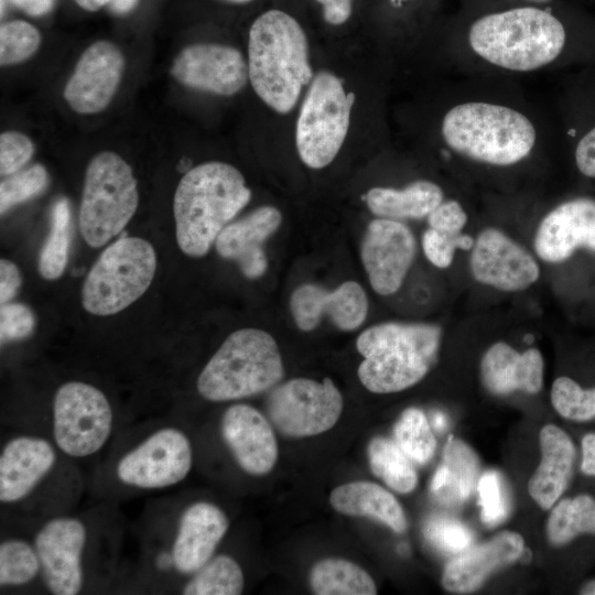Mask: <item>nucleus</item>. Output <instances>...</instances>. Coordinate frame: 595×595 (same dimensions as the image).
<instances>
[{
    "instance_id": "obj_31",
    "label": "nucleus",
    "mask_w": 595,
    "mask_h": 595,
    "mask_svg": "<svg viewBox=\"0 0 595 595\" xmlns=\"http://www.w3.org/2000/svg\"><path fill=\"white\" fill-rule=\"evenodd\" d=\"M547 534L555 547L567 544L582 534L595 536V498L580 494L560 500L549 516Z\"/></svg>"
},
{
    "instance_id": "obj_13",
    "label": "nucleus",
    "mask_w": 595,
    "mask_h": 595,
    "mask_svg": "<svg viewBox=\"0 0 595 595\" xmlns=\"http://www.w3.org/2000/svg\"><path fill=\"white\" fill-rule=\"evenodd\" d=\"M533 247L549 263L595 260V197L573 196L549 210L537 228Z\"/></svg>"
},
{
    "instance_id": "obj_18",
    "label": "nucleus",
    "mask_w": 595,
    "mask_h": 595,
    "mask_svg": "<svg viewBox=\"0 0 595 595\" xmlns=\"http://www.w3.org/2000/svg\"><path fill=\"white\" fill-rule=\"evenodd\" d=\"M86 528L75 518H55L36 533L37 552L45 584L55 595H75L83 586L82 553Z\"/></svg>"
},
{
    "instance_id": "obj_48",
    "label": "nucleus",
    "mask_w": 595,
    "mask_h": 595,
    "mask_svg": "<svg viewBox=\"0 0 595 595\" xmlns=\"http://www.w3.org/2000/svg\"><path fill=\"white\" fill-rule=\"evenodd\" d=\"M322 6L324 20L332 25L345 23L351 15L353 0H315Z\"/></svg>"
},
{
    "instance_id": "obj_1",
    "label": "nucleus",
    "mask_w": 595,
    "mask_h": 595,
    "mask_svg": "<svg viewBox=\"0 0 595 595\" xmlns=\"http://www.w3.org/2000/svg\"><path fill=\"white\" fill-rule=\"evenodd\" d=\"M569 41L565 22L545 6L520 4L483 13L466 30L472 53L491 66L517 73L553 64Z\"/></svg>"
},
{
    "instance_id": "obj_54",
    "label": "nucleus",
    "mask_w": 595,
    "mask_h": 595,
    "mask_svg": "<svg viewBox=\"0 0 595 595\" xmlns=\"http://www.w3.org/2000/svg\"><path fill=\"white\" fill-rule=\"evenodd\" d=\"M578 593L582 595H595V578L585 582Z\"/></svg>"
},
{
    "instance_id": "obj_36",
    "label": "nucleus",
    "mask_w": 595,
    "mask_h": 595,
    "mask_svg": "<svg viewBox=\"0 0 595 595\" xmlns=\"http://www.w3.org/2000/svg\"><path fill=\"white\" fill-rule=\"evenodd\" d=\"M550 398L554 410L566 420L595 419V385L584 387L570 376H560L552 383Z\"/></svg>"
},
{
    "instance_id": "obj_56",
    "label": "nucleus",
    "mask_w": 595,
    "mask_h": 595,
    "mask_svg": "<svg viewBox=\"0 0 595 595\" xmlns=\"http://www.w3.org/2000/svg\"><path fill=\"white\" fill-rule=\"evenodd\" d=\"M219 1L230 3V4H245V3L251 2L253 0H219Z\"/></svg>"
},
{
    "instance_id": "obj_21",
    "label": "nucleus",
    "mask_w": 595,
    "mask_h": 595,
    "mask_svg": "<svg viewBox=\"0 0 595 595\" xmlns=\"http://www.w3.org/2000/svg\"><path fill=\"white\" fill-rule=\"evenodd\" d=\"M281 220L278 208L261 206L228 224L215 240L216 250L220 257L235 261L248 279L260 278L268 268L262 245L279 228Z\"/></svg>"
},
{
    "instance_id": "obj_3",
    "label": "nucleus",
    "mask_w": 595,
    "mask_h": 595,
    "mask_svg": "<svg viewBox=\"0 0 595 595\" xmlns=\"http://www.w3.org/2000/svg\"><path fill=\"white\" fill-rule=\"evenodd\" d=\"M250 198L244 175L231 164L212 161L188 170L173 198L180 249L193 258L205 256Z\"/></svg>"
},
{
    "instance_id": "obj_11",
    "label": "nucleus",
    "mask_w": 595,
    "mask_h": 595,
    "mask_svg": "<svg viewBox=\"0 0 595 595\" xmlns=\"http://www.w3.org/2000/svg\"><path fill=\"white\" fill-rule=\"evenodd\" d=\"M267 411L282 434L290 437L312 436L336 424L343 411V397L329 378L322 382L295 378L270 392Z\"/></svg>"
},
{
    "instance_id": "obj_17",
    "label": "nucleus",
    "mask_w": 595,
    "mask_h": 595,
    "mask_svg": "<svg viewBox=\"0 0 595 595\" xmlns=\"http://www.w3.org/2000/svg\"><path fill=\"white\" fill-rule=\"evenodd\" d=\"M125 65V56L115 43L94 42L80 55L64 87L65 101L80 115L105 110L117 93Z\"/></svg>"
},
{
    "instance_id": "obj_2",
    "label": "nucleus",
    "mask_w": 595,
    "mask_h": 595,
    "mask_svg": "<svg viewBox=\"0 0 595 595\" xmlns=\"http://www.w3.org/2000/svg\"><path fill=\"white\" fill-rule=\"evenodd\" d=\"M249 80L258 97L279 113L290 112L313 79L306 34L291 14L272 9L251 24Z\"/></svg>"
},
{
    "instance_id": "obj_33",
    "label": "nucleus",
    "mask_w": 595,
    "mask_h": 595,
    "mask_svg": "<svg viewBox=\"0 0 595 595\" xmlns=\"http://www.w3.org/2000/svg\"><path fill=\"white\" fill-rule=\"evenodd\" d=\"M71 218L68 199H55L51 209L50 232L37 261L39 272L45 280L58 279L66 268L71 246Z\"/></svg>"
},
{
    "instance_id": "obj_32",
    "label": "nucleus",
    "mask_w": 595,
    "mask_h": 595,
    "mask_svg": "<svg viewBox=\"0 0 595 595\" xmlns=\"http://www.w3.org/2000/svg\"><path fill=\"white\" fill-rule=\"evenodd\" d=\"M368 459L371 472L391 489L408 494L415 488V468L396 441L374 437L368 445Z\"/></svg>"
},
{
    "instance_id": "obj_22",
    "label": "nucleus",
    "mask_w": 595,
    "mask_h": 595,
    "mask_svg": "<svg viewBox=\"0 0 595 595\" xmlns=\"http://www.w3.org/2000/svg\"><path fill=\"white\" fill-rule=\"evenodd\" d=\"M224 511L206 501L188 506L181 516L173 543L175 569L184 574L198 571L212 555L228 529Z\"/></svg>"
},
{
    "instance_id": "obj_35",
    "label": "nucleus",
    "mask_w": 595,
    "mask_h": 595,
    "mask_svg": "<svg viewBox=\"0 0 595 595\" xmlns=\"http://www.w3.org/2000/svg\"><path fill=\"white\" fill-rule=\"evenodd\" d=\"M393 435L404 454L418 464L428 463L434 454L436 441L420 409L409 408L403 411L394 424Z\"/></svg>"
},
{
    "instance_id": "obj_52",
    "label": "nucleus",
    "mask_w": 595,
    "mask_h": 595,
    "mask_svg": "<svg viewBox=\"0 0 595 595\" xmlns=\"http://www.w3.org/2000/svg\"><path fill=\"white\" fill-rule=\"evenodd\" d=\"M74 1L82 9L89 12H95L101 9L102 7H106V6L108 7L112 0H74Z\"/></svg>"
},
{
    "instance_id": "obj_38",
    "label": "nucleus",
    "mask_w": 595,
    "mask_h": 595,
    "mask_svg": "<svg viewBox=\"0 0 595 595\" xmlns=\"http://www.w3.org/2000/svg\"><path fill=\"white\" fill-rule=\"evenodd\" d=\"M41 33L24 20H12L0 26V64H20L32 57L41 45Z\"/></svg>"
},
{
    "instance_id": "obj_34",
    "label": "nucleus",
    "mask_w": 595,
    "mask_h": 595,
    "mask_svg": "<svg viewBox=\"0 0 595 595\" xmlns=\"http://www.w3.org/2000/svg\"><path fill=\"white\" fill-rule=\"evenodd\" d=\"M244 589V574L238 562L220 554L206 562L184 586V595H238Z\"/></svg>"
},
{
    "instance_id": "obj_42",
    "label": "nucleus",
    "mask_w": 595,
    "mask_h": 595,
    "mask_svg": "<svg viewBox=\"0 0 595 595\" xmlns=\"http://www.w3.org/2000/svg\"><path fill=\"white\" fill-rule=\"evenodd\" d=\"M474 241L469 235H450L429 227L422 237V248L432 264L444 269L452 264L456 249H472Z\"/></svg>"
},
{
    "instance_id": "obj_14",
    "label": "nucleus",
    "mask_w": 595,
    "mask_h": 595,
    "mask_svg": "<svg viewBox=\"0 0 595 595\" xmlns=\"http://www.w3.org/2000/svg\"><path fill=\"white\" fill-rule=\"evenodd\" d=\"M171 75L181 85L217 96H232L249 80L241 52L220 43H194L173 60Z\"/></svg>"
},
{
    "instance_id": "obj_25",
    "label": "nucleus",
    "mask_w": 595,
    "mask_h": 595,
    "mask_svg": "<svg viewBox=\"0 0 595 595\" xmlns=\"http://www.w3.org/2000/svg\"><path fill=\"white\" fill-rule=\"evenodd\" d=\"M543 367L539 349L519 353L507 343L497 342L484 354L480 375L491 393L507 394L517 390L537 393L543 385Z\"/></svg>"
},
{
    "instance_id": "obj_4",
    "label": "nucleus",
    "mask_w": 595,
    "mask_h": 595,
    "mask_svg": "<svg viewBox=\"0 0 595 595\" xmlns=\"http://www.w3.org/2000/svg\"><path fill=\"white\" fill-rule=\"evenodd\" d=\"M441 136L454 153L493 166L523 161L538 139L536 126L522 111L483 100L451 107L442 118Z\"/></svg>"
},
{
    "instance_id": "obj_53",
    "label": "nucleus",
    "mask_w": 595,
    "mask_h": 595,
    "mask_svg": "<svg viewBox=\"0 0 595 595\" xmlns=\"http://www.w3.org/2000/svg\"><path fill=\"white\" fill-rule=\"evenodd\" d=\"M431 422L437 431H443L447 426V418L442 412L433 413Z\"/></svg>"
},
{
    "instance_id": "obj_50",
    "label": "nucleus",
    "mask_w": 595,
    "mask_h": 595,
    "mask_svg": "<svg viewBox=\"0 0 595 595\" xmlns=\"http://www.w3.org/2000/svg\"><path fill=\"white\" fill-rule=\"evenodd\" d=\"M13 6L31 17H42L51 12L55 0H10Z\"/></svg>"
},
{
    "instance_id": "obj_47",
    "label": "nucleus",
    "mask_w": 595,
    "mask_h": 595,
    "mask_svg": "<svg viewBox=\"0 0 595 595\" xmlns=\"http://www.w3.org/2000/svg\"><path fill=\"white\" fill-rule=\"evenodd\" d=\"M22 278L17 264L8 259L0 260V303L10 302L18 293Z\"/></svg>"
},
{
    "instance_id": "obj_26",
    "label": "nucleus",
    "mask_w": 595,
    "mask_h": 595,
    "mask_svg": "<svg viewBox=\"0 0 595 595\" xmlns=\"http://www.w3.org/2000/svg\"><path fill=\"white\" fill-rule=\"evenodd\" d=\"M539 440L542 457L528 483V491L542 509L549 510L572 479L576 447L571 436L554 424L544 425Z\"/></svg>"
},
{
    "instance_id": "obj_5",
    "label": "nucleus",
    "mask_w": 595,
    "mask_h": 595,
    "mask_svg": "<svg viewBox=\"0 0 595 595\" xmlns=\"http://www.w3.org/2000/svg\"><path fill=\"white\" fill-rule=\"evenodd\" d=\"M442 337L437 325L381 323L364 331L356 347L363 386L375 393H392L418 383L434 364Z\"/></svg>"
},
{
    "instance_id": "obj_37",
    "label": "nucleus",
    "mask_w": 595,
    "mask_h": 595,
    "mask_svg": "<svg viewBox=\"0 0 595 595\" xmlns=\"http://www.w3.org/2000/svg\"><path fill=\"white\" fill-rule=\"evenodd\" d=\"M41 569L35 548L20 539H8L0 544V584L18 586L31 582Z\"/></svg>"
},
{
    "instance_id": "obj_44",
    "label": "nucleus",
    "mask_w": 595,
    "mask_h": 595,
    "mask_svg": "<svg viewBox=\"0 0 595 595\" xmlns=\"http://www.w3.org/2000/svg\"><path fill=\"white\" fill-rule=\"evenodd\" d=\"M35 326L32 310L25 304L8 302L0 307L1 344L29 337Z\"/></svg>"
},
{
    "instance_id": "obj_27",
    "label": "nucleus",
    "mask_w": 595,
    "mask_h": 595,
    "mask_svg": "<svg viewBox=\"0 0 595 595\" xmlns=\"http://www.w3.org/2000/svg\"><path fill=\"white\" fill-rule=\"evenodd\" d=\"M329 502L339 513L377 519L398 533L407 529L401 505L378 484L359 480L340 485L331 493Z\"/></svg>"
},
{
    "instance_id": "obj_24",
    "label": "nucleus",
    "mask_w": 595,
    "mask_h": 595,
    "mask_svg": "<svg viewBox=\"0 0 595 595\" xmlns=\"http://www.w3.org/2000/svg\"><path fill=\"white\" fill-rule=\"evenodd\" d=\"M523 549L519 533L502 531L453 559L444 569L442 585L454 593L474 591L493 571L520 559Z\"/></svg>"
},
{
    "instance_id": "obj_29",
    "label": "nucleus",
    "mask_w": 595,
    "mask_h": 595,
    "mask_svg": "<svg viewBox=\"0 0 595 595\" xmlns=\"http://www.w3.org/2000/svg\"><path fill=\"white\" fill-rule=\"evenodd\" d=\"M444 201L440 185L418 180L403 188L372 187L366 203L372 214L389 219H421L428 217Z\"/></svg>"
},
{
    "instance_id": "obj_15",
    "label": "nucleus",
    "mask_w": 595,
    "mask_h": 595,
    "mask_svg": "<svg viewBox=\"0 0 595 595\" xmlns=\"http://www.w3.org/2000/svg\"><path fill=\"white\" fill-rule=\"evenodd\" d=\"M469 268L480 284L519 292L540 278V267L520 244L497 228H485L474 241Z\"/></svg>"
},
{
    "instance_id": "obj_28",
    "label": "nucleus",
    "mask_w": 595,
    "mask_h": 595,
    "mask_svg": "<svg viewBox=\"0 0 595 595\" xmlns=\"http://www.w3.org/2000/svg\"><path fill=\"white\" fill-rule=\"evenodd\" d=\"M478 474L476 453L468 444L451 435L444 446L443 463L435 470L430 489L440 502L458 505L474 491Z\"/></svg>"
},
{
    "instance_id": "obj_55",
    "label": "nucleus",
    "mask_w": 595,
    "mask_h": 595,
    "mask_svg": "<svg viewBox=\"0 0 595 595\" xmlns=\"http://www.w3.org/2000/svg\"><path fill=\"white\" fill-rule=\"evenodd\" d=\"M519 1L523 2L524 4L545 6L552 2L553 0H519Z\"/></svg>"
},
{
    "instance_id": "obj_46",
    "label": "nucleus",
    "mask_w": 595,
    "mask_h": 595,
    "mask_svg": "<svg viewBox=\"0 0 595 595\" xmlns=\"http://www.w3.org/2000/svg\"><path fill=\"white\" fill-rule=\"evenodd\" d=\"M573 162L578 175L595 183V122L578 137L573 149Z\"/></svg>"
},
{
    "instance_id": "obj_7",
    "label": "nucleus",
    "mask_w": 595,
    "mask_h": 595,
    "mask_svg": "<svg viewBox=\"0 0 595 595\" xmlns=\"http://www.w3.org/2000/svg\"><path fill=\"white\" fill-rule=\"evenodd\" d=\"M139 204L131 166L116 152L102 151L88 163L79 207V229L89 247L99 248L120 234Z\"/></svg>"
},
{
    "instance_id": "obj_39",
    "label": "nucleus",
    "mask_w": 595,
    "mask_h": 595,
    "mask_svg": "<svg viewBox=\"0 0 595 595\" xmlns=\"http://www.w3.org/2000/svg\"><path fill=\"white\" fill-rule=\"evenodd\" d=\"M48 173L44 165L33 164L7 176L0 183V213L40 195L48 185Z\"/></svg>"
},
{
    "instance_id": "obj_16",
    "label": "nucleus",
    "mask_w": 595,
    "mask_h": 595,
    "mask_svg": "<svg viewBox=\"0 0 595 595\" xmlns=\"http://www.w3.org/2000/svg\"><path fill=\"white\" fill-rule=\"evenodd\" d=\"M416 242L400 220L377 218L369 223L361 242V261L374 291L396 293L412 266Z\"/></svg>"
},
{
    "instance_id": "obj_19",
    "label": "nucleus",
    "mask_w": 595,
    "mask_h": 595,
    "mask_svg": "<svg viewBox=\"0 0 595 595\" xmlns=\"http://www.w3.org/2000/svg\"><path fill=\"white\" fill-rule=\"evenodd\" d=\"M290 310L298 327L304 332L314 329L325 314L343 331L360 326L368 312V299L355 281H346L328 292L316 284H303L294 290Z\"/></svg>"
},
{
    "instance_id": "obj_40",
    "label": "nucleus",
    "mask_w": 595,
    "mask_h": 595,
    "mask_svg": "<svg viewBox=\"0 0 595 595\" xmlns=\"http://www.w3.org/2000/svg\"><path fill=\"white\" fill-rule=\"evenodd\" d=\"M477 491L483 522L488 527L498 526L509 513L508 496L501 476L495 470L485 472L478 479Z\"/></svg>"
},
{
    "instance_id": "obj_8",
    "label": "nucleus",
    "mask_w": 595,
    "mask_h": 595,
    "mask_svg": "<svg viewBox=\"0 0 595 595\" xmlns=\"http://www.w3.org/2000/svg\"><path fill=\"white\" fill-rule=\"evenodd\" d=\"M156 269L152 245L140 237H121L108 246L88 272L82 305L90 314L121 312L150 286Z\"/></svg>"
},
{
    "instance_id": "obj_6",
    "label": "nucleus",
    "mask_w": 595,
    "mask_h": 595,
    "mask_svg": "<svg viewBox=\"0 0 595 595\" xmlns=\"http://www.w3.org/2000/svg\"><path fill=\"white\" fill-rule=\"evenodd\" d=\"M274 338L257 328L232 332L197 378V391L209 401H229L258 394L283 377Z\"/></svg>"
},
{
    "instance_id": "obj_49",
    "label": "nucleus",
    "mask_w": 595,
    "mask_h": 595,
    "mask_svg": "<svg viewBox=\"0 0 595 595\" xmlns=\"http://www.w3.org/2000/svg\"><path fill=\"white\" fill-rule=\"evenodd\" d=\"M581 472L595 477V432H589L581 441Z\"/></svg>"
},
{
    "instance_id": "obj_10",
    "label": "nucleus",
    "mask_w": 595,
    "mask_h": 595,
    "mask_svg": "<svg viewBox=\"0 0 595 595\" xmlns=\"http://www.w3.org/2000/svg\"><path fill=\"white\" fill-rule=\"evenodd\" d=\"M111 428V407L98 388L69 381L57 389L53 402V434L64 453L73 457L96 453L108 440Z\"/></svg>"
},
{
    "instance_id": "obj_23",
    "label": "nucleus",
    "mask_w": 595,
    "mask_h": 595,
    "mask_svg": "<svg viewBox=\"0 0 595 595\" xmlns=\"http://www.w3.org/2000/svg\"><path fill=\"white\" fill-rule=\"evenodd\" d=\"M55 451L44 439L21 435L10 440L0 455V500L15 502L28 496L52 469Z\"/></svg>"
},
{
    "instance_id": "obj_43",
    "label": "nucleus",
    "mask_w": 595,
    "mask_h": 595,
    "mask_svg": "<svg viewBox=\"0 0 595 595\" xmlns=\"http://www.w3.org/2000/svg\"><path fill=\"white\" fill-rule=\"evenodd\" d=\"M34 144L24 133L4 131L0 136V174L9 176L20 171L32 158Z\"/></svg>"
},
{
    "instance_id": "obj_41",
    "label": "nucleus",
    "mask_w": 595,
    "mask_h": 595,
    "mask_svg": "<svg viewBox=\"0 0 595 595\" xmlns=\"http://www.w3.org/2000/svg\"><path fill=\"white\" fill-rule=\"evenodd\" d=\"M428 540L444 552L458 553L469 548L473 534L462 522L447 517H433L425 527Z\"/></svg>"
},
{
    "instance_id": "obj_9",
    "label": "nucleus",
    "mask_w": 595,
    "mask_h": 595,
    "mask_svg": "<svg viewBox=\"0 0 595 595\" xmlns=\"http://www.w3.org/2000/svg\"><path fill=\"white\" fill-rule=\"evenodd\" d=\"M355 95L347 93L335 74L313 76L295 128L296 150L311 169L327 166L338 154L348 132Z\"/></svg>"
},
{
    "instance_id": "obj_20",
    "label": "nucleus",
    "mask_w": 595,
    "mask_h": 595,
    "mask_svg": "<svg viewBox=\"0 0 595 595\" xmlns=\"http://www.w3.org/2000/svg\"><path fill=\"white\" fill-rule=\"evenodd\" d=\"M221 435L246 473L262 476L274 467L277 439L270 423L257 409L248 404L229 407L221 419Z\"/></svg>"
},
{
    "instance_id": "obj_12",
    "label": "nucleus",
    "mask_w": 595,
    "mask_h": 595,
    "mask_svg": "<svg viewBox=\"0 0 595 595\" xmlns=\"http://www.w3.org/2000/svg\"><path fill=\"white\" fill-rule=\"evenodd\" d=\"M192 462L187 436L181 430L164 428L122 456L117 476L133 487L164 488L183 480L192 468Z\"/></svg>"
},
{
    "instance_id": "obj_57",
    "label": "nucleus",
    "mask_w": 595,
    "mask_h": 595,
    "mask_svg": "<svg viewBox=\"0 0 595 595\" xmlns=\"http://www.w3.org/2000/svg\"><path fill=\"white\" fill-rule=\"evenodd\" d=\"M396 7L404 6L409 2H412L414 0H390Z\"/></svg>"
},
{
    "instance_id": "obj_30",
    "label": "nucleus",
    "mask_w": 595,
    "mask_h": 595,
    "mask_svg": "<svg viewBox=\"0 0 595 595\" xmlns=\"http://www.w3.org/2000/svg\"><path fill=\"white\" fill-rule=\"evenodd\" d=\"M310 585L317 595H375L372 577L354 562L328 558L316 562L310 574Z\"/></svg>"
},
{
    "instance_id": "obj_45",
    "label": "nucleus",
    "mask_w": 595,
    "mask_h": 595,
    "mask_svg": "<svg viewBox=\"0 0 595 595\" xmlns=\"http://www.w3.org/2000/svg\"><path fill=\"white\" fill-rule=\"evenodd\" d=\"M426 218L431 228L450 235L461 234L468 219L456 199L443 201Z\"/></svg>"
},
{
    "instance_id": "obj_58",
    "label": "nucleus",
    "mask_w": 595,
    "mask_h": 595,
    "mask_svg": "<svg viewBox=\"0 0 595 595\" xmlns=\"http://www.w3.org/2000/svg\"><path fill=\"white\" fill-rule=\"evenodd\" d=\"M592 304H593V310L595 312V289H594V292H593Z\"/></svg>"
},
{
    "instance_id": "obj_51",
    "label": "nucleus",
    "mask_w": 595,
    "mask_h": 595,
    "mask_svg": "<svg viewBox=\"0 0 595 595\" xmlns=\"http://www.w3.org/2000/svg\"><path fill=\"white\" fill-rule=\"evenodd\" d=\"M138 3L139 0H112L108 8L113 14L123 15L131 12Z\"/></svg>"
}]
</instances>
